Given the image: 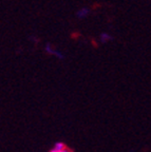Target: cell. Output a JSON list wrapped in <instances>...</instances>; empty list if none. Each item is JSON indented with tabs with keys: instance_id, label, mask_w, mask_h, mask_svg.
<instances>
[{
	"instance_id": "6da1fadb",
	"label": "cell",
	"mask_w": 151,
	"mask_h": 152,
	"mask_svg": "<svg viewBox=\"0 0 151 152\" xmlns=\"http://www.w3.org/2000/svg\"><path fill=\"white\" fill-rule=\"evenodd\" d=\"M66 148H67V146L65 145L64 142H55V144H54V146H53L52 150H55V151H62V150L66 149Z\"/></svg>"
},
{
	"instance_id": "7a4b0ae2",
	"label": "cell",
	"mask_w": 151,
	"mask_h": 152,
	"mask_svg": "<svg viewBox=\"0 0 151 152\" xmlns=\"http://www.w3.org/2000/svg\"><path fill=\"white\" fill-rule=\"evenodd\" d=\"M50 152H71V150H69L68 148H66V149L62 150V151H55V150H51Z\"/></svg>"
}]
</instances>
